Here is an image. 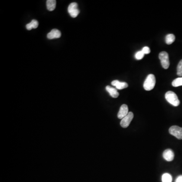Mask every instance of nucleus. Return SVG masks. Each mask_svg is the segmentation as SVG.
Segmentation results:
<instances>
[{
  "mask_svg": "<svg viewBox=\"0 0 182 182\" xmlns=\"http://www.w3.org/2000/svg\"><path fill=\"white\" fill-rule=\"evenodd\" d=\"M156 83V79L154 75L152 74H149L145 80L143 87L146 91H151L154 87Z\"/></svg>",
  "mask_w": 182,
  "mask_h": 182,
  "instance_id": "nucleus-1",
  "label": "nucleus"
},
{
  "mask_svg": "<svg viewBox=\"0 0 182 182\" xmlns=\"http://www.w3.org/2000/svg\"><path fill=\"white\" fill-rule=\"evenodd\" d=\"M165 98L166 101L170 104L173 105V106H178L180 103L177 95L172 91H168L166 92L165 95Z\"/></svg>",
  "mask_w": 182,
  "mask_h": 182,
  "instance_id": "nucleus-2",
  "label": "nucleus"
},
{
  "mask_svg": "<svg viewBox=\"0 0 182 182\" xmlns=\"http://www.w3.org/2000/svg\"><path fill=\"white\" fill-rule=\"evenodd\" d=\"M159 58L163 69H168L169 66V56L168 53L162 51L159 54Z\"/></svg>",
  "mask_w": 182,
  "mask_h": 182,
  "instance_id": "nucleus-3",
  "label": "nucleus"
},
{
  "mask_svg": "<svg viewBox=\"0 0 182 182\" xmlns=\"http://www.w3.org/2000/svg\"><path fill=\"white\" fill-rule=\"evenodd\" d=\"M169 133L170 135H172L178 139L182 140V128L177 125H173L169 128Z\"/></svg>",
  "mask_w": 182,
  "mask_h": 182,
  "instance_id": "nucleus-4",
  "label": "nucleus"
},
{
  "mask_svg": "<svg viewBox=\"0 0 182 182\" xmlns=\"http://www.w3.org/2000/svg\"><path fill=\"white\" fill-rule=\"evenodd\" d=\"M68 12L72 17H76L80 13L77 3L75 2L71 3L68 7Z\"/></svg>",
  "mask_w": 182,
  "mask_h": 182,
  "instance_id": "nucleus-5",
  "label": "nucleus"
},
{
  "mask_svg": "<svg viewBox=\"0 0 182 182\" xmlns=\"http://www.w3.org/2000/svg\"><path fill=\"white\" fill-rule=\"evenodd\" d=\"M134 118V114L132 112H129L128 114L122 118L121 122V125L123 128H127L130 125V123Z\"/></svg>",
  "mask_w": 182,
  "mask_h": 182,
  "instance_id": "nucleus-6",
  "label": "nucleus"
},
{
  "mask_svg": "<svg viewBox=\"0 0 182 182\" xmlns=\"http://www.w3.org/2000/svg\"><path fill=\"white\" fill-rule=\"evenodd\" d=\"M128 113L129 112H128V106L126 104H123L121 105L120 108V110L117 114V117L119 119L122 120V118H124L125 116H127L128 114Z\"/></svg>",
  "mask_w": 182,
  "mask_h": 182,
  "instance_id": "nucleus-7",
  "label": "nucleus"
},
{
  "mask_svg": "<svg viewBox=\"0 0 182 182\" xmlns=\"http://www.w3.org/2000/svg\"><path fill=\"white\" fill-rule=\"evenodd\" d=\"M174 156H175V154H174L173 151L171 149H168L163 152V158L168 162H171L172 160H173L174 159Z\"/></svg>",
  "mask_w": 182,
  "mask_h": 182,
  "instance_id": "nucleus-8",
  "label": "nucleus"
},
{
  "mask_svg": "<svg viewBox=\"0 0 182 182\" xmlns=\"http://www.w3.org/2000/svg\"><path fill=\"white\" fill-rule=\"evenodd\" d=\"M112 86H115L118 90H122L128 87V84L125 82H120L118 80H114L111 82Z\"/></svg>",
  "mask_w": 182,
  "mask_h": 182,
  "instance_id": "nucleus-9",
  "label": "nucleus"
},
{
  "mask_svg": "<svg viewBox=\"0 0 182 182\" xmlns=\"http://www.w3.org/2000/svg\"><path fill=\"white\" fill-rule=\"evenodd\" d=\"M61 33L57 29H53L47 35V38L49 39H54L61 37Z\"/></svg>",
  "mask_w": 182,
  "mask_h": 182,
  "instance_id": "nucleus-10",
  "label": "nucleus"
},
{
  "mask_svg": "<svg viewBox=\"0 0 182 182\" xmlns=\"http://www.w3.org/2000/svg\"><path fill=\"white\" fill-rule=\"evenodd\" d=\"M106 90L112 97L116 98L118 97L119 96V93L115 88L111 87L110 86H107L106 87Z\"/></svg>",
  "mask_w": 182,
  "mask_h": 182,
  "instance_id": "nucleus-11",
  "label": "nucleus"
},
{
  "mask_svg": "<svg viewBox=\"0 0 182 182\" xmlns=\"http://www.w3.org/2000/svg\"><path fill=\"white\" fill-rule=\"evenodd\" d=\"M47 9L50 11H52L55 9L56 1L55 0H48L46 2Z\"/></svg>",
  "mask_w": 182,
  "mask_h": 182,
  "instance_id": "nucleus-12",
  "label": "nucleus"
},
{
  "mask_svg": "<svg viewBox=\"0 0 182 182\" xmlns=\"http://www.w3.org/2000/svg\"><path fill=\"white\" fill-rule=\"evenodd\" d=\"M39 26V22L35 19H33L30 23L26 24V29L28 31H31L33 28H36Z\"/></svg>",
  "mask_w": 182,
  "mask_h": 182,
  "instance_id": "nucleus-13",
  "label": "nucleus"
},
{
  "mask_svg": "<svg viewBox=\"0 0 182 182\" xmlns=\"http://www.w3.org/2000/svg\"><path fill=\"white\" fill-rule=\"evenodd\" d=\"M175 36L173 34H169L165 37V42L168 45L173 44L175 41Z\"/></svg>",
  "mask_w": 182,
  "mask_h": 182,
  "instance_id": "nucleus-14",
  "label": "nucleus"
},
{
  "mask_svg": "<svg viewBox=\"0 0 182 182\" xmlns=\"http://www.w3.org/2000/svg\"><path fill=\"white\" fill-rule=\"evenodd\" d=\"M162 182H172V176L170 174L168 173H165L162 176Z\"/></svg>",
  "mask_w": 182,
  "mask_h": 182,
  "instance_id": "nucleus-15",
  "label": "nucleus"
},
{
  "mask_svg": "<svg viewBox=\"0 0 182 182\" xmlns=\"http://www.w3.org/2000/svg\"><path fill=\"white\" fill-rule=\"evenodd\" d=\"M172 86L174 87L182 86V77H179L173 80V82H172Z\"/></svg>",
  "mask_w": 182,
  "mask_h": 182,
  "instance_id": "nucleus-16",
  "label": "nucleus"
},
{
  "mask_svg": "<svg viewBox=\"0 0 182 182\" xmlns=\"http://www.w3.org/2000/svg\"><path fill=\"white\" fill-rule=\"evenodd\" d=\"M177 74L179 76H182V60L180 61L177 66Z\"/></svg>",
  "mask_w": 182,
  "mask_h": 182,
  "instance_id": "nucleus-17",
  "label": "nucleus"
},
{
  "mask_svg": "<svg viewBox=\"0 0 182 182\" xmlns=\"http://www.w3.org/2000/svg\"><path fill=\"white\" fill-rule=\"evenodd\" d=\"M145 54L143 53L142 51L137 52L135 54V58L137 60H141L144 56Z\"/></svg>",
  "mask_w": 182,
  "mask_h": 182,
  "instance_id": "nucleus-18",
  "label": "nucleus"
},
{
  "mask_svg": "<svg viewBox=\"0 0 182 182\" xmlns=\"http://www.w3.org/2000/svg\"><path fill=\"white\" fill-rule=\"evenodd\" d=\"M144 54H148L150 53V49L148 47H144L141 50Z\"/></svg>",
  "mask_w": 182,
  "mask_h": 182,
  "instance_id": "nucleus-19",
  "label": "nucleus"
},
{
  "mask_svg": "<svg viewBox=\"0 0 182 182\" xmlns=\"http://www.w3.org/2000/svg\"><path fill=\"white\" fill-rule=\"evenodd\" d=\"M175 182H182V175L178 176Z\"/></svg>",
  "mask_w": 182,
  "mask_h": 182,
  "instance_id": "nucleus-20",
  "label": "nucleus"
}]
</instances>
